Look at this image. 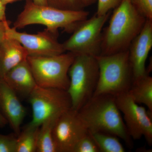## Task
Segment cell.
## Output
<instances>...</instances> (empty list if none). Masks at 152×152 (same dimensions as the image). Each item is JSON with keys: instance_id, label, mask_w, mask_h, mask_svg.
<instances>
[{"instance_id": "1", "label": "cell", "mask_w": 152, "mask_h": 152, "mask_svg": "<svg viewBox=\"0 0 152 152\" xmlns=\"http://www.w3.org/2000/svg\"><path fill=\"white\" fill-rule=\"evenodd\" d=\"M114 10L108 26L102 33V56L129 50L146 20L135 7L132 0H123Z\"/></svg>"}, {"instance_id": "2", "label": "cell", "mask_w": 152, "mask_h": 152, "mask_svg": "<svg viewBox=\"0 0 152 152\" xmlns=\"http://www.w3.org/2000/svg\"><path fill=\"white\" fill-rule=\"evenodd\" d=\"M90 132H102L122 139L129 148L133 145L121 113L111 95L93 96L78 111Z\"/></svg>"}, {"instance_id": "3", "label": "cell", "mask_w": 152, "mask_h": 152, "mask_svg": "<svg viewBox=\"0 0 152 152\" xmlns=\"http://www.w3.org/2000/svg\"><path fill=\"white\" fill-rule=\"evenodd\" d=\"M89 13L83 10H62L49 6L34 4L32 0H26L23 10L19 15L13 27L23 28L33 24L43 25L46 29L58 32L63 28L66 32L72 33L82 22L88 19Z\"/></svg>"}, {"instance_id": "4", "label": "cell", "mask_w": 152, "mask_h": 152, "mask_svg": "<svg viewBox=\"0 0 152 152\" xmlns=\"http://www.w3.org/2000/svg\"><path fill=\"white\" fill-rule=\"evenodd\" d=\"M129 50L114 54L96 56L99 66L97 85L93 96H116L127 92L133 82Z\"/></svg>"}, {"instance_id": "5", "label": "cell", "mask_w": 152, "mask_h": 152, "mask_svg": "<svg viewBox=\"0 0 152 152\" xmlns=\"http://www.w3.org/2000/svg\"><path fill=\"white\" fill-rule=\"evenodd\" d=\"M99 66L96 57L77 55L68 72L69 84L67 91L72 107L78 111L94 95L99 77Z\"/></svg>"}, {"instance_id": "6", "label": "cell", "mask_w": 152, "mask_h": 152, "mask_svg": "<svg viewBox=\"0 0 152 152\" xmlns=\"http://www.w3.org/2000/svg\"><path fill=\"white\" fill-rule=\"evenodd\" d=\"M76 55L67 52L53 56H28L27 61L39 86L67 91L68 72Z\"/></svg>"}, {"instance_id": "7", "label": "cell", "mask_w": 152, "mask_h": 152, "mask_svg": "<svg viewBox=\"0 0 152 152\" xmlns=\"http://www.w3.org/2000/svg\"><path fill=\"white\" fill-rule=\"evenodd\" d=\"M110 15V12L102 16L95 14L91 18L80 23L74 30L72 35L62 44L65 52H71L76 56H100L102 31Z\"/></svg>"}, {"instance_id": "8", "label": "cell", "mask_w": 152, "mask_h": 152, "mask_svg": "<svg viewBox=\"0 0 152 152\" xmlns=\"http://www.w3.org/2000/svg\"><path fill=\"white\" fill-rule=\"evenodd\" d=\"M28 98L32 110V118L29 123L37 126L50 117L60 116L72 107L67 91L60 89L37 86Z\"/></svg>"}, {"instance_id": "9", "label": "cell", "mask_w": 152, "mask_h": 152, "mask_svg": "<svg viewBox=\"0 0 152 152\" xmlns=\"http://www.w3.org/2000/svg\"><path fill=\"white\" fill-rule=\"evenodd\" d=\"M117 106L124 115V122L132 139L144 137L149 145H152V112L140 106L128 92L116 96Z\"/></svg>"}, {"instance_id": "10", "label": "cell", "mask_w": 152, "mask_h": 152, "mask_svg": "<svg viewBox=\"0 0 152 152\" xmlns=\"http://www.w3.org/2000/svg\"><path fill=\"white\" fill-rule=\"evenodd\" d=\"M5 35L18 41L26 49L28 56H53L66 53L63 44L57 39L58 32L45 29L36 34H27L20 32L9 24L6 28Z\"/></svg>"}, {"instance_id": "11", "label": "cell", "mask_w": 152, "mask_h": 152, "mask_svg": "<svg viewBox=\"0 0 152 152\" xmlns=\"http://www.w3.org/2000/svg\"><path fill=\"white\" fill-rule=\"evenodd\" d=\"M88 133L77 111L69 109L60 116L53 128V138L58 152H73L79 141Z\"/></svg>"}, {"instance_id": "12", "label": "cell", "mask_w": 152, "mask_h": 152, "mask_svg": "<svg viewBox=\"0 0 152 152\" xmlns=\"http://www.w3.org/2000/svg\"><path fill=\"white\" fill-rule=\"evenodd\" d=\"M152 47V20L146 19L143 28L133 40L128 50L133 81L149 75L145 63Z\"/></svg>"}, {"instance_id": "13", "label": "cell", "mask_w": 152, "mask_h": 152, "mask_svg": "<svg viewBox=\"0 0 152 152\" xmlns=\"http://www.w3.org/2000/svg\"><path fill=\"white\" fill-rule=\"evenodd\" d=\"M0 112L18 136L26 115V109L21 102L18 95L1 78H0Z\"/></svg>"}, {"instance_id": "14", "label": "cell", "mask_w": 152, "mask_h": 152, "mask_svg": "<svg viewBox=\"0 0 152 152\" xmlns=\"http://www.w3.org/2000/svg\"><path fill=\"white\" fill-rule=\"evenodd\" d=\"M3 79L17 94L23 97H28L37 86L27 59L11 69Z\"/></svg>"}, {"instance_id": "15", "label": "cell", "mask_w": 152, "mask_h": 152, "mask_svg": "<svg viewBox=\"0 0 152 152\" xmlns=\"http://www.w3.org/2000/svg\"><path fill=\"white\" fill-rule=\"evenodd\" d=\"M28 54L18 41L6 37L0 46V78L23 61L27 59Z\"/></svg>"}, {"instance_id": "16", "label": "cell", "mask_w": 152, "mask_h": 152, "mask_svg": "<svg viewBox=\"0 0 152 152\" xmlns=\"http://www.w3.org/2000/svg\"><path fill=\"white\" fill-rule=\"evenodd\" d=\"M128 93L137 104H143L152 112V77L149 75L133 81Z\"/></svg>"}, {"instance_id": "17", "label": "cell", "mask_w": 152, "mask_h": 152, "mask_svg": "<svg viewBox=\"0 0 152 152\" xmlns=\"http://www.w3.org/2000/svg\"><path fill=\"white\" fill-rule=\"evenodd\" d=\"M60 116H52L41 124L38 132L37 151L58 152L53 135V128Z\"/></svg>"}, {"instance_id": "18", "label": "cell", "mask_w": 152, "mask_h": 152, "mask_svg": "<svg viewBox=\"0 0 152 152\" xmlns=\"http://www.w3.org/2000/svg\"><path fill=\"white\" fill-rule=\"evenodd\" d=\"M39 127L33 126L29 123L26 125L17 136L16 152L37 151Z\"/></svg>"}, {"instance_id": "19", "label": "cell", "mask_w": 152, "mask_h": 152, "mask_svg": "<svg viewBox=\"0 0 152 152\" xmlns=\"http://www.w3.org/2000/svg\"><path fill=\"white\" fill-rule=\"evenodd\" d=\"M89 132L100 152H125L124 148L117 136L102 132Z\"/></svg>"}, {"instance_id": "20", "label": "cell", "mask_w": 152, "mask_h": 152, "mask_svg": "<svg viewBox=\"0 0 152 152\" xmlns=\"http://www.w3.org/2000/svg\"><path fill=\"white\" fill-rule=\"evenodd\" d=\"M48 6L67 10H83L85 7L82 0H48Z\"/></svg>"}, {"instance_id": "21", "label": "cell", "mask_w": 152, "mask_h": 152, "mask_svg": "<svg viewBox=\"0 0 152 152\" xmlns=\"http://www.w3.org/2000/svg\"><path fill=\"white\" fill-rule=\"evenodd\" d=\"M73 152H100L97 146L89 132L76 145Z\"/></svg>"}, {"instance_id": "22", "label": "cell", "mask_w": 152, "mask_h": 152, "mask_svg": "<svg viewBox=\"0 0 152 152\" xmlns=\"http://www.w3.org/2000/svg\"><path fill=\"white\" fill-rule=\"evenodd\" d=\"M17 135L15 133L0 134V152H16Z\"/></svg>"}, {"instance_id": "23", "label": "cell", "mask_w": 152, "mask_h": 152, "mask_svg": "<svg viewBox=\"0 0 152 152\" xmlns=\"http://www.w3.org/2000/svg\"><path fill=\"white\" fill-rule=\"evenodd\" d=\"M132 2L142 15L152 20V0H132Z\"/></svg>"}, {"instance_id": "24", "label": "cell", "mask_w": 152, "mask_h": 152, "mask_svg": "<svg viewBox=\"0 0 152 152\" xmlns=\"http://www.w3.org/2000/svg\"><path fill=\"white\" fill-rule=\"evenodd\" d=\"M98 7L96 15L97 16L105 15L111 10L119 5L123 0H98Z\"/></svg>"}, {"instance_id": "25", "label": "cell", "mask_w": 152, "mask_h": 152, "mask_svg": "<svg viewBox=\"0 0 152 152\" xmlns=\"http://www.w3.org/2000/svg\"><path fill=\"white\" fill-rule=\"evenodd\" d=\"M9 24H10V22L7 20L0 21V46L4 38L5 37L6 28Z\"/></svg>"}, {"instance_id": "26", "label": "cell", "mask_w": 152, "mask_h": 152, "mask_svg": "<svg viewBox=\"0 0 152 152\" xmlns=\"http://www.w3.org/2000/svg\"><path fill=\"white\" fill-rule=\"evenodd\" d=\"M6 6L3 3L2 0H0V21H5L7 20L6 18Z\"/></svg>"}, {"instance_id": "27", "label": "cell", "mask_w": 152, "mask_h": 152, "mask_svg": "<svg viewBox=\"0 0 152 152\" xmlns=\"http://www.w3.org/2000/svg\"><path fill=\"white\" fill-rule=\"evenodd\" d=\"M7 124V120L0 112V128L4 127Z\"/></svg>"}, {"instance_id": "28", "label": "cell", "mask_w": 152, "mask_h": 152, "mask_svg": "<svg viewBox=\"0 0 152 152\" xmlns=\"http://www.w3.org/2000/svg\"><path fill=\"white\" fill-rule=\"evenodd\" d=\"M36 4L40 6H48V0H32Z\"/></svg>"}, {"instance_id": "29", "label": "cell", "mask_w": 152, "mask_h": 152, "mask_svg": "<svg viewBox=\"0 0 152 152\" xmlns=\"http://www.w3.org/2000/svg\"><path fill=\"white\" fill-rule=\"evenodd\" d=\"M85 7H88L96 2V0H82Z\"/></svg>"}, {"instance_id": "30", "label": "cell", "mask_w": 152, "mask_h": 152, "mask_svg": "<svg viewBox=\"0 0 152 152\" xmlns=\"http://www.w3.org/2000/svg\"><path fill=\"white\" fill-rule=\"evenodd\" d=\"M22 1V0H2L3 3L5 5L11 3L15 2L18 1Z\"/></svg>"}]
</instances>
